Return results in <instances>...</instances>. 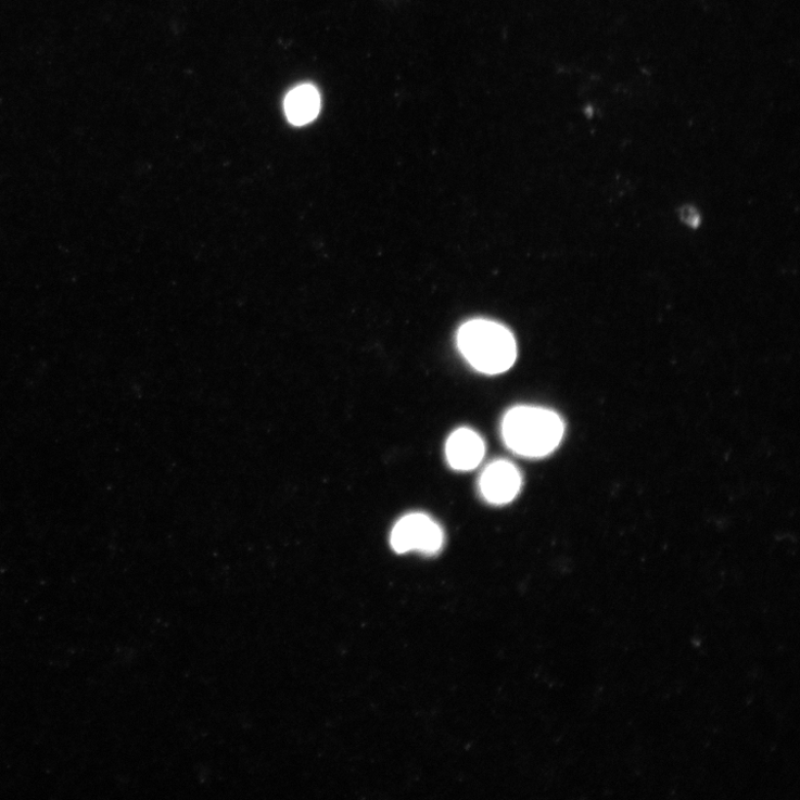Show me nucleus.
<instances>
[{
    "label": "nucleus",
    "mask_w": 800,
    "mask_h": 800,
    "mask_svg": "<svg viewBox=\"0 0 800 800\" xmlns=\"http://www.w3.org/2000/svg\"><path fill=\"white\" fill-rule=\"evenodd\" d=\"M501 433L505 444L515 454L538 458L550 454L559 445L563 423L550 410L519 406L506 414Z\"/></svg>",
    "instance_id": "nucleus-1"
},
{
    "label": "nucleus",
    "mask_w": 800,
    "mask_h": 800,
    "mask_svg": "<svg viewBox=\"0 0 800 800\" xmlns=\"http://www.w3.org/2000/svg\"><path fill=\"white\" fill-rule=\"evenodd\" d=\"M458 347L477 370L496 374L508 370L517 357L516 342L504 326L490 320H472L461 326Z\"/></svg>",
    "instance_id": "nucleus-2"
},
{
    "label": "nucleus",
    "mask_w": 800,
    "mask_h": 800,
    "mask_svg": "<svg viewBox=\"0 0 800 800\" xmlns=\"http://www.w3.org/2000/svg\"><path fill=\"white\" fill-rule=\"evenodd\" d=\"M391 544L398 554L418 550L426 555H435L444 544V534L440 525L426 513H409L395 525Z\"/></svg>",
    "instance_id": "nucleus-3"
},
{
    "label": "nucleus",
    "mask_w": 800,
    "mask_h": 800,
    "mask_svg": "<svg viewBox=\"0 0 800 800\" xmlns=\"http://www.w3.org/2000/svg\"><path fill=\"white\" fill-rule=\"evenodd\" d=\"M522 475L517 467L507 460H497L488 465L480 481L483 497L491 504L505 505L519 495L522 488Z\"/></svg>",
    "instance_id": "nucleus-4"
},
{
    "label": "nucleus",
    "mask_w": 800,
    "mask_h": 800,
    "mask_svg": "<svg viewBox=\"0 0 800 800\" xmlns=\"http://www.w3.org/2000/svg\"><path fill=\"white\" fill-rule=\"evenodd\" d=\"M485 456V444L472 430L459 429L450 435L446 445V457L460 472L475 469Z\"/></svg>",
    "instance_id": "nucleus-5"
},
{
    "label": "nucleus",
    "mask_w": 800,
    "mask_h": 800,
    "mask_svg": "<svg viewBox=\"0 0 800 800\" xmlns=\"http://www.w3.org/2000/svg\"><path fill=\"white\" fill-rule=\"evenodd\" d=\"M320 96L309 84L292 89L285 99L284 109L293 125L303 126L312 123L320 112Z\"/></svg>",
    "instance_id": "nucleus-6"
},
{
    "label": "nucleus",
    "mask_w": 800,
    "mask_h": 800,
    "mask_svg": "<svg viewBox=\"0 0 800 800\" xmlns=\"http://www.w3.org/2000/svg\"><path fill=\"white\" fill-rule=\"evenodd\" d=\"M680 217L684 224L691 228H697L701 224L700 213L690 205H685L681 208Z\"/></svg>",
    "instance_id": "nucleus-7"
}]
</instances>
